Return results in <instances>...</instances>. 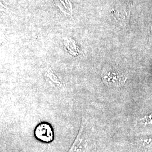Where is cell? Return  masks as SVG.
Masks as SVG:
<instances>
[{
	"label": "cell",
	"instance_id": "cell-5",
	"mask_svg": "<svg viewBox=\"0 0 152 152\" xmlns=\"http://www.w3.org/2000/svg\"><path fill=\"white\" fill-rule=\"evenodd\" d=\"M46 77H48L50 80L53 82V83L56 86L59 87H60V86H61L62 82L60 81V79L57 76H55L53 72L47 71L46 72Z\"/></svg>",
	"mask_w": 152,
	"mask_h": 152
},
{
	"label": "cell",
	"instance_id": "cell-1",
	"mask_svg": "<svg viewBox=\"0 0 152 152\" xmlns=\"http://www.w3.org/2000/svg\"><path fill=\"white\" fill-rule=\"evenodd\" d=\"M89 131L88 121L83 116L78 135L68 152H85L88 145Z\"/></svg>",
	"mask_w": 152,
	"mask_h": 152
},
{
	"label": "cell",
	"instance_id": "cell-3",
	"mask_svg": "<svg viewBox=\"0 0 152 152\" xmlns=\"http://www.w3.org/2000/svg\"><path fill=\"white\" fill-rule=\"evenodd\" d=\"M35 136L41 141L49 142L53 140V131L49 124L41 123L36 128Z\"/></svg>",
	"mask_w": 152,
	"mask_h": 152
},
{
	"label": "cell",
	"instance_id": "cell-2",
	"mask_svg": "<svg viewBox=\"0 0 152 152\" xmlns=\"http://www.w3.org/2000/svg\"><path fill=\"white\" fill-rule=\"evenodd\" d=\"M102 79L105 85L110 87H119L126 80L124 74L113 69H105L102 74Z\"/></svg>",
	"mask_w": 152,
	"mask_h": 152
},
{
	"label": "cell",
	"instance_id": "cell-4",
	"mask_svg": "<svg viewBox=\"0 0 152 152\" xmlns=\"http://www.w3.org/2000/svg\"><path fill=\"white\" fill-rule=\"evenodd\" d=\"M56 5L60 8V10L65 14L72 15V6L71 0H54Z\"/></svg>",
	"mask_w": 152,
	"mask_h": 152
}]
</instances>
